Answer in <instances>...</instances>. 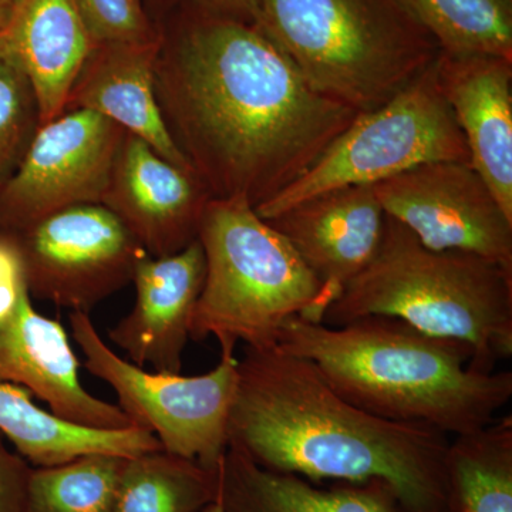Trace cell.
<instances>
[{
    "label": "cell",
    "instance_id": "1",
    "mask_svg": "<svg viewBox=\"0 0 512 512\" xmlns=\"http://www.w3.org/2000/svg\"><path fill=\"white\" fill-rule=\"evenodd\" d=\"M195 10L165 50L160 43L158 106L211 197L256 208L299 180L359 113L313 90L254 23Z\"/></svg>",
    "mask_w": 512,
    "mask_h": 512
},
{
    "label": "cell",
    "instance_id": "2",
    "mask_svg": "<svg viewBox=\"0 0 512 512\" xmlns=\"http://www.w3.org/2000/svg\"><path fill=\"white\" fill-rule=\"evenodd\" d=\"M448 444L427 424L365 412L279 346L247 348L238 360L228 446L258 466L308 481H383L404 512H439Z\"/></svg>",
    "mask_w": 512,
    "mask_h": 512
},
{
    "label": "cell",
    "instance_id": "3",
    "mask_svg": "<svg viewBox=\"0 0 512 512\" xmlns=\"http://www.w3.org/2000/svg\"><path fill=\"white\" fill-rule=\"evenodd\" d=\"M282 350L315 365L330 386L367 413L427 424L451 436L484 429L510 403L512 372L474 367L473 350L387 316L332 326L293 316Z\"/></svg>",
    "mask_w": 512,
    "mask_h": 512
},
{
    "label": "cell",
    "instance_id": "4",
    "mask_svg": "<svg viewBox=\"0 0 512 512\" xmlns=\"http://www.w3.org/2000/svg\"><path fill=\"white\" fill-rule=\"evenodd\" d=\"M367 316L466 343L474 367L495 372L512 356V269L470 252L424 247L386 215L375 258L330 303L322 323L338 328Z\"/></svg>",
    "mask_w": 512,
    "mask_h": 512
},
{
    "label": "cell",
    "instance_id": "5",
    "mask_svg": "<svg viewBox=\"0 0 512 512\" xmlns=\"http://www.w3.org/2000/svg\"><path fill=\"white\" fill-rule=\"evenodd\" d=\"M252 23L313 90L359 114L392 100L441 53L402 0H258Z\"/></svg>",
    "mask_w": 512,
    "mask_h": 512
},
{
    "label": "cell",
    "instance_id": "6",
    "mask_svg": "<svg viewBox=\"0 0 512 512\" xmlns=\"http://www.w3.org/2000/svg\"><path fill=\"white\" fill-rule=\"evenodd\" d=\"M198 241L205 279L191 318L195 342L214 338L221 356H235L239 342L274 348L293 316L322 323L328 303L319 279L245 198H211Z\"/></svg>",
    "mask_w": 512,
    "mask_h": 512
},
{
    "label": "cell",
    "instance_id": "7",
    "mask_svg": "<svg viewBox=\"0 0 512 512\" xmlns=\"http://www.w3.org/2000/svg\"><path fill=\"white\" fill-rule=\"evenodd\" d=\"M436 161L471 164L466 140L441 89L437 60L379 109L357 114L299 180L255 211L266 221L274 220L323 192L373 185Z\"/></svg>",
    "mask_w": 512,
    "mask_h": 512
},
{
    "label": "cell",
    "instance_id": "8",
    "mask_svg": "<svg viewBox=\"0 0 512 512\" xmlns=\"http://www.w3.org/2000/svg\"><path fill=\"white\" fill-rule=\"evenodd\" d=\"M70 329L86 359L83 366L109 384L134 426L153 433L167 453L218 471L228 448V419L238 379V359L221 356L201 376L147 372L104 342L90 313H70Z\"/></svg>",
    "mask_w": 512,
    "mask_h": 512
},
{
    "label": "cell",
    "instance_id": "9",
    "mask_svg": "<svg viewBox=\"0 0 512 512\" xmlns=\"http://www.w3.org/2000/svg\"><path fill=\"white\" fill-rule=\"evenodd\" d=\"M12 234L30 296L72 312L90 313L119 292L148 255L103 204L66 208Z\"/></svg>",
    "mask_w": 512,
    "mask_h": 512
},
{
    "label": "cell",
    "instance_id": "10",
    "mask_svg": "<svg viewBox=\"0 0 512 512\" xmlns=\"http://www.w3.org/2000/svg\"><path fill=\"white\" fill-rule=\"evenodd\" d=\"M127 131L89 110L42 124L0 190V231L19 232L66 208L101 204Z\"/></svg>",
    "mask_w": 512,
    "mask_h": 512
},
{
    "label": "cell",
    "instance_id": "11",
    "mask_svg": "<svg viewBox=\"0 0 512 512\" xmlns=\"http://www.w3.org/2000/svg\"><path fill=\"white\" fill-rule=\"evenodd\" d=\"M373 190L384 214L424 247L470 252L512 269V220L473 165L421 164Z\"/></svg>",
    "mask_w": 512,
    "mask_h": 512
},
{
    "label": "cell",
    "instance_id": "12",
    "mask_svg": "<svg viewBox=\"0 0 512 512\" xmlns=\"http://www.w3.org/2000/svg\"><path fill=\"white\" fill-rule=\"evenodd\" d=\"M210 192L197 174L124 134L101 204L154 258L177 254L198 238Z\"/></svg>",
    "mask_w": 512,
    "mask_h": 512
},
{
    "label": "cell",
    "instance_id": "13",
    "mask_svg": "<svg viewBox=\"0 0 512 512\" xmlns=\"http://www.w3.org/2000/svg\"><path fill=\"white\" fill-rule=\"evenodd\" d=\"M80 362L59 320L33 308L26 296L12 315L0 319V383L18 384L49 406L56 417L89 429L136 427L116 404L84 389Z\"/></svg>",
    "mask_w": 512,
    "mask_h": 512
},
{
    "label": "cell",
    "instance_id": "14",
    "mask_svg": "<svg viewBox=\"0 0 512 512\" xmlns=\"http://www.w3.org/2000/svg\"><path fill=\"white\" fill-rule=\"evenodd\" d=\"M323 286L328 308L375 258L386 214L373 185L323 192L269 220Z\"/></svg>",
    "mask_w": 512,
    "mask_h": 512
},
{
    "label": "cell",
    "instance_id": "15",
    "mask_svg": "<svg viewBox=\"0 0 512 512\" xmlns=\"http://www.w3.org/2000/svg\"><path fill=\"white\" fill-rule=\"evenodd\" d=\"M205 279V255L198 238L177 254L144 256L134 271L133 311L110 330L128 362L178 375L190 339L192 313Z\"/></svg>",
    "mask_w": 512,
    "mask_h": 512
},
{
    "label": "cell",
    "instance_id": "16",
    "mask_svg": "<svg viewBox=\"0 0 512 512\" xmlns=\"http://www.w3.org/2000/svg\"><path fill=\"white\" fill-rule=\"evenodd\" d=\"M437 73L471 165L512 220L511 60L440 53Z\"/></svg>",
    "mask_w": 512,
    "mask_h": 512
},
{
    "label": "cell",
    "instance_id": "17",
    "mask_svg": "<svg viewBox=\"0 0 512 512\" xmlns=\"http://www.w3.org/2000/svg\"><path fill=\"white\" fill-rule=\"evenodd\" d=\"M158 50L157 39L94 45L70 90L64 111L100 114L146 141L165 160L194 173L175 146L158 106L154 84Z\"/></svg>",
    "mask_w": 512,
    "mask_h": 512
},
{
    "label": "cell",
    "instance_id": "18",
    "mask_svg": "<svg viewBox=\"0 0 512 512\" xmlns=\"http://www.w3.org/2000/svg\"><path fill=\"white\" fill-rule=\"evenodd\" d=\"M93 47L76 0H18L0 28V57L28 77L40 124L63 114Z\"/></svg>",
    "mask_w": 512,
    "mask_h": 512
},
{
    "label": "cell",
    "instance_id": "19",
    "mask_svg": "<svg viewBox=\"0 0 512 512\" xmlns=\"http://www.w3.org/2000/svg\"><path fill=\"white\" fill-rule=\"evenodd\" d=\"M222 512H404L383 481L318 488L306 478L258 466L228 446L218 467Z\"/></svg>",
    "mask_w": 512,
    "mask_h": 512
},
{
    "label": "cell",
    "instance_id": "20",
    "mask_svg": "<svg viewBox=\"0 0 512 512\" xmlns=\"http://www.w3.org/2000/svg\"><path fill=\"white\" fill-rule=\"evenodd\" d=\"M32 399L25 387L0 383V433L33 466H57L93 453L130 458L163 450L157 437L141 427L101 430L76 426L40 409Z\"/></svg>",
    "mask_w": 512,
    "mask_h": 512
},
{
    "label": "cell",
    "instance_id": "21",
    "mask_svg": "<svg viewBox=\"0 0 512 512\" xmlns=\"http://www.w3.org/2000/svg\"><path fill=\"white\" fill-rule=\"evenodd\" d=\"M439 512H512V416L448 444Z\"/></svg>",
    "mask_w": 512,
    "mask_h": 512
},
{
    "label": "cell",
    "instance_id": "22",
    "mask_svg": "<svg viewBox=\"0 0 512 512\" xmlns=\"http://www.w3.org/2000/svg\"><path fill=\"white\" fill-rule=\"evenodd\" d=\"M218 495V471L164 450L126 458L111 512H200Z\"/></svg>",
    "mask_w": 512,
    "mask_h": 512
},
{
    "label": "cell",
    "instance_id": "23",
    "mask_svg": "<svg viewBox=\"0 0 512 512\" xmlns=\"http://www.w3.org/2000/svg\"><path fill=\"white\" fill-rule=\"evenodd\" d=\"M448 56L512 62L511 0H402Z\"/></svg>",
    "mask_w": 512,
    "mask_h": 512
},
{
    "label": "cell",
    "instance_id": "24",
    "mask_svg": "<svg viewBox=\"0 0 512 512\" xmlns=\"http://www.w3.org/2000/svg\"><path fill=\"white\" fill-rule=\"evenodd\" d=\"M126 457L93 453L32 468L25 512H111Z\"/></svg>",
    "mask_w": 512,
    "mask_h": 512
},
{
    "label": "cell",
    "instance_id": "25",
    "mask_svg": "<svg viewBox=\"0 0 512 512\" xmlns=\"http://www.w3.org/2000/svg\"><path fill=\"white\" fill-rule=\"evenodd\" d=\"M40 126L28 77L0 57V190L18 171Z\"/></svg>",
    "mask_w": 512,
    "mask_h": 512
},
{
    "label": "cell",
    "instance_id": "26",
    "mask_svg": "<svg viewBox=\"0 0 512 512\" xmlns=\"http://www.w3.org/2000/svg\"><path fill=\"white\" fill-rule=\"evenodd\" d=\"M94 45L156 40L140 0H76Z\"/></svg>",
    "mask_w": 512,
    "mask_h": 512
},
{
    "label": "cell",
    "instance_id": "27",
    "mask_svg": "<svg viewBox=\"0 0 512 512\" xmlns=\"http://www.w3.org/2000/svg\"><path fill=\"white\" fill-rule=\"evenodd\" d=\"M26 296L30 292L18 239L0 231V319L12 315Z\"/></svg>",
    "mask_w": 512,
    "mask_h": 512
},
{
    "label": "cell",
    "instance_id": "28",
    "mask_svg": "<svg viewBox=\"0 0 512 512\" xmlns=\"http://www.w3.org/2000/svg\"><path fill=\"white\" fill-rule=\"evenodd\" d=\"M30 473L28 461L10 451L0 433V512H25Z\"/></svg>",
    "mask_w": 512,
    "mask_h": 512
},
{
    "label": "cell",
    "instance_id": "29",
    "mask_svg": "<svg viewBox=\"0 0 512 512\" xmlns=\"http://www.w3.org/2000/svg\"><path fill=\"white\" fill-rule=\"evenodd\" d=\"M194 8L252 22L258 0H188Z\"/></svg>",
    "mask_w": 512,
    "mask_h": 512
},
{
    "label": "cell",
    "instance_id": "30",
    "mask_svg": "<svg viewBox=\"0 0 512 512\" xmlns=\"http://www.w3.org/2000/svg\"><path fill=\"white\" fill-rule=\"evenodd\" d=\"M16 2L18 0H0V12H2L3 20L9 18L10 12H12V9L15 8ZM5 22H3V25H5Z\"/></svg>",
    "mask_w": 512,
    "mask_h": 512
},
{
    "label": "cell",
    "instance_id": "31",
    "mask_svg": "<svg viewBox=\"0 0 512 512\" xmlns=\"http://www.w3.org/2000/svg\"><path fill=\"white\" fill-rule=\"evenodd\" d=\"M200 512H222L221 505L218 503V500H215L214 503L208 504L207 507L202 508Z\"/></svg>",
    "mask_w": 512,
    "mask_h": 512
},
{
    "label": "cell",
    "instance_id": "32",
    "mask_svg": "<svg viewBox=\"0 0 512 512\" xmlns=\"http://www.w3.org/2000/svg\"><path fill=\"white\" fill-rule=\"evenodd\" d=\"M3 22H5V20H3L2 12H0V28H2Z\"/></svg>",
    "mask_w": 512,
    "mask_h": 512
}]
</instances>
